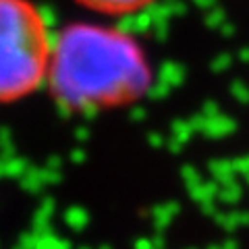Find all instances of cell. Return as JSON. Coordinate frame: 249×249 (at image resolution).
Listing matches in <instances>:
<instances>
[{"label":"cell","instance_id":"cell-1","mask_svg":"<svg viewBox=\"0 0 249 249\" xmlns=\"http://www.w3.org/2000/svg\"><path fill=\"white\" fill-rule=\"evenodd\" d=\"M150 88V58L129 31L96 21L56 29L46 89L65 110L88 114L129 106Z\"/></svg>","mask_w":249,"mask_h":249},{"label":"cell","instance_id":"cell-2","mask_svg":"<svg viewBox=\"0 0 249 249\" xmlns=\"http://www.w3.org/2000/svg\"><path fill=\"white\" fill-rule=\"evenodd\" d=\"M56 29L34 0H0V104L46 89Z\"/></svg>","mask_w":249,"mask_h":249},{"label":"cell","instance_id":"cell-3","mask_svg":"<svg viewBox=\"0 0 249 249\" xmlns=\"http://www.w3.org/2000/svg\"><path fill=\"white\" fill-rule=\"evenodd\" d=\"M75 2L104 19H121L145 11L156 0H75Z\"/></svg>","mask_w":249,"mask_h":249},{"label":"cell","instance_id":"cell-4","mask_svg":"<svg viewBox=\"0 0 249 249\" xmlns=\"http://www.w3.org/2000/svg\"><path fill=\"white\" fill-rule=\"evenodd\" d=\"M36 249H71V243H69V241H60L54 235H46L37 241Z\"/></svg>","mask_w":249,"mask_h":249},{"label":"cell","instance_id":"cell-5","mask_svg":"<svg viewBox=\"0 0 249 249\" xmlns=\"http://www.w3.org/2000/svg\"><path fill=\"white\" fill-rule=\"evenodd\" d=\"M67 222L71 224L75 231H81L85 227V214L81 212V210H71L69 216H67Z\"/></svg>","mask_w":249,"mask_h":249},{"label":"cell","instance_id":"cell-6","mask_svg":"<svg viewBox=\"0 0 249 249\" xmlns=\"http://www.w3.org/2000/svg\"><path fill=\"white\" fill-rule=\"evenodd\" d=\"M37 239L36 235H23L21 237V241H19V245L15 247V249H36L37 247Z\"/></svg>","mask_w":249,"mask_h":249},{"label":"cell","instance_id":"cell-7","mask_svg":"<svg viewBox=\"0 0 249 249\" xmlns=\"http://www.w3.org/2000/svg\"><path fill=\"white\" fill-rule=\"evenodd\" d=\"M135 249H156L152 241H147V239H139L137 243H135Z\"/></svg>","mask_w":249,"mask_h":249},{"label":"cell","instance_id":"cell-8","mask_svg":"<svg viewBox=\"0 0 249 249\" xmlns=\"http://www.w3.org/2000/svg\"><path fill=\"white\" fill-rule=\"evenodd\" d=\"M100 249H112L110 245H102V247H100Z\"/></svg>","mask_w":249,"mask_h":249},{"label":"cell","instance_id":"cell-9","mask_svg":"<svg viewBox=\"0 0 249 249\" xmlns=\"http://www.w3.org/2000/svg\"><path fill=\"white\" fill-rule=\"evenodd\" d=\"M81 249H89V247H81Z\"/></svg>","mask_w":249,"mask_h":249}]
</instances>
